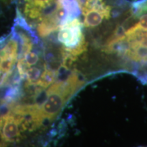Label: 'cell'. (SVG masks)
<instances>
[{"mask_svg": "<svg viewBox=\"0 0 147 147\" xmlns=\"http://www.w3.org/2000/svg\"><path fill=\"white\" fill-rule=\"evenodd\" d=\"M8 40L0 49V88L8 82L18 58L17 39L11 33Z\"/></svg>", "mask_w": 147, "mask_h": 147, "instance_id": "1", "label": "cell"}, {"mask_svg": "<svg viewBox=\"0 0 147 147\" xmlns=\"http://www.w3.org/2000/svg\"><path fill=\"white\" fill-rule=\"evenodd\" d=\"M23 117L8 112L0 117V139L3 144L19 141L21 138V125Z\"/></svg>", "mask_w": 147, "mask_h": 147, "instance_id": "2", "label": "cell"}, {"mask_svg": "<svg viewBox=\"0 0 147 147\" xmlns=\"http://www.w3.org/2000/svg\"><path fill=\"white\" fill-rule=\"evenodd\" d=\"M83 27L82 20L79 18L65 22L58 30L59 41L65 48L75 47L85 39L82 32Z\"/></svg>", "mask_w": 147, "mask_h": 147, "instance_id": "3", "label": "cell"}, {"mask_svg": "<svg viewBox=\"0 0 147 147\" xmlns=\"http://www.w3.org/2000/svg\"><path fill=\"white\" fill-rule=\"evenodd\" d=\"M57 77V71L45 67V71L41 74V76L36 83V85L42 89H45L55 82Z\"/></svg>", "mask_w": 147, "mask_h": 147, "instance_id": "4", "label": "cell"}, {"mask_svg": "<svg viewBox=\"0 0 147 147\" xmlns=\"http://www.w3.org/2000/svg\"><path fill=\"white\" fill-rule=\"evenodd\" d=\"M41 76V69L38 67H29L26 73L25 78H27L29 84H36Z\"/></svg>", "mask_w": 147, "mask_h": 147, "instance_id": "5", "label": "cell"}, {"mask_svg": "<svg viewBox=\"0 0 147 147\" xmlns=\"http://www.w3.org/2000/svg\"><path fill=\"white\" fill-rule=\"evenodd\" d=\"M16 67H17V72L22 80H23L25 78L27 71L30 67V66L28 65V64L26 63L23 57H20L18 61Z\"/></svg>", "mask_w": 147, "mask_h": 147, "instance_id": "6", "label": "cell"}, {"mask_svg": "<svg viewBox=\"0 0 147 147\" xmlns=\"http://www.w3.org/2000/svg\"><path fill=\"white\" fill-rule=\"evenodd\" d=\"M22 57L24 58V59L26 61V63L28 64L29 66L35 65L39 61V56H38V55L36 53L32 52V51L25 53Z\"/></svg>", "mask_w": 147, "mask_h": 147, "instance_id": "7", "label": "cell"}, {"mask_svg": "<svg viewBox=\"0 0 147 147\" xmlns=\"http://www.w3.org/2000/svg\"><path fill=\"white\" fill-rule=\"evenodd\" d=\"M16 1H17V0H0V2L6 5L12 4V3L16 2Z\"/></svg>", "mask_w": 147, "mask_h": 147, "instance_id": "8", "label": "cell"}]
</instances>
